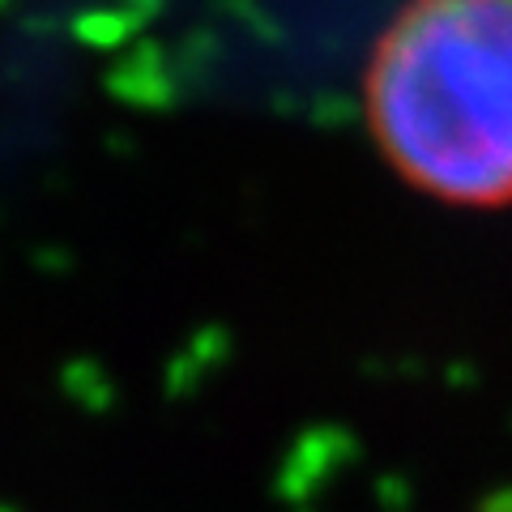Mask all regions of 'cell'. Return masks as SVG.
<instances>
[{
	"label": "cell",
	"instance_id": "6da1fadb",
	"mask_svg": "<svg viewBox=\"0 0 512 512\" xmlns=\"http://www.w3.org/2000/svg\"><path fill=\"white\" fill-rule=\"evenodd\" d=\"M376 150L444 205H512V0H406L367 60Z\"/></svg>",
	"mask_w": 512,
	"mask_h": 512
}]
</instances>
